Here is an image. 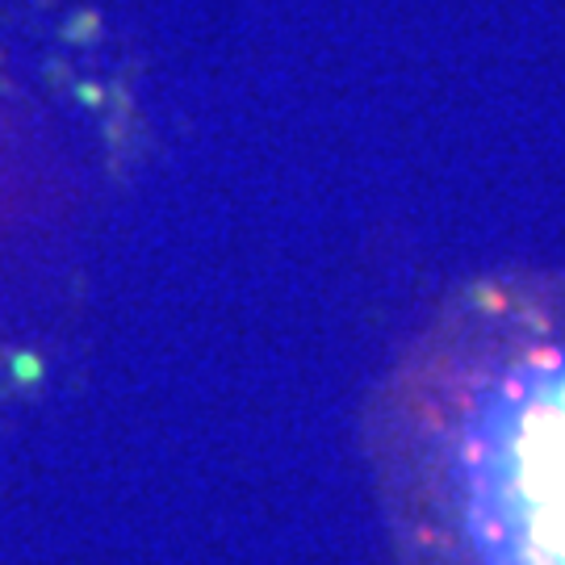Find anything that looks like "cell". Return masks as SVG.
<instances>
[{"mask_svg": "<svg viewBox=\"0 0 565 565\" xmlns=\"http://www.w3.org/2000/svg\"><path fill=\"white\" fill-rule=\"evenodd\" d=\"M385 499L431 565H565V289H469L385 390Z\"/></svg>", "mask_w": 565, "mask_h": 565, "instance_id": "6da1fadb", "label": "cell"}]
</instances>
